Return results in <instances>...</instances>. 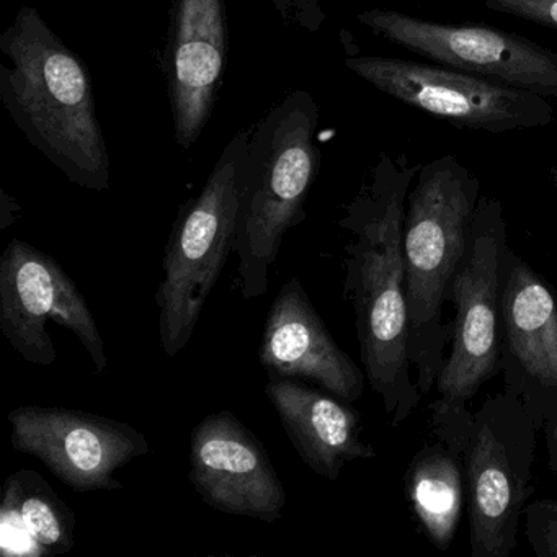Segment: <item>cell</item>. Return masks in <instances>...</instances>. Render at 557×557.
<instances>
[{"label":"cell","instance_id":"ac0fdd59","mask_svg":"<svg viewBox=\"0 0 557 557\" xmlns=\"http://www.w3.org/2000/svg\"><path fill=\"white\" fill-rule=\"evenodd\" d=\"M404 491L419 530L438 550L455 543L466 508V484L458 451L433 436L423 442L404 474Z\"/></svg>","mask_w":557,"mask_h":557},{"label":"cell","instance_id":"52a82bcc","mask_svg":"<svg viewBox=\"0 0 557 557\" xmlns=\"http://www.w3.org/2000/svg\"><path fill=\"white\" fill-rule=\"evenodd\" d=\"M510 249L504 205L482 195L471 239L449 289L455 308L451 342L436 380V399L468 407L487 381L500 374V292Z\"/></svg>","mask_w":557,"mask_h":557},{"label":"cell","instance_id":"5bb4252c","mask_svg":"<svg viewBox=\"0 0 557 557\" xmlns=\"http://www.w3.org/2000/svg\"><path fill=\"white\" fill-rule=\"evenodd\" d=\"M227 60L224 0H174L164 73L178 148L190 149L210 122Z\"/></svg>","mask_w":557,"mask_h":557},{"label":"cell","instance_id":"9a60e30c","mask_svg":"<svg viewBox=\"0 0 557 557\" xmlns=\"http://www.w3.org/2000/svg\"><path fill=\"white\" fill-rule=\"evenodd\" d=\"M260 364L269 377L306 381L350 404L363 396L367 384L364 371L338 347L296 278L270 306Z\"/></svg>","mask_w":557,"mask_h":557},{"label":"cell","instance_id":"e0dca14e","mask_svg":"<svg viewBox=\"0 0 557 557\" xmlns=\"http://www.w3.org/2000/svg\"><path fill=\"white\" fill-rule=\"evenodd\" d=\"M76 515L47 481L30 469L9 475L0 507L5 556L48 557L74 546Z\"/></svg>","mask_w":557,"mask_h":557},{"label":"cell","instance_id":"2e32d148","mask_svg":"<svg viewBox=\"0 0 557 557\" xmlns=\"http://www.w3.org/2000/svg\"><path fill=\"white\" fill-rule=\"evenodd\" d=\"M265 394L306 466L327 481L358 459L376 456L361 438V416L347 400L306 381L270 377Z\"/></svg>","mask_w":557,"mask_h":557},{"label":"cell","instance_id":"ffe728a7","mask_svg":"<svg viewBox=\"0 0 557 557\" xmlns=\"http://www.w3.org/2000/svg\"><path fill=\"white\" fill-rule=\"evenodd\" d=\"M485 9L557 30V0H482Z\"/></svg>","mask_w":557,"mask_h":557},{"label":"cell","instance_id":"7402d4cb","mask_svg":"<svg viewBox=\"0 0 557 557\" xmlns=\"http://www.w3.org/2000/svg\"><path fill=\"white\" fill-rule=\"evenodd\" d=\"M541 432H543L544 443H546L547 465H549L550 471L557 478V417L547 420L541 426Z\"/></svg>","mask_w":557,"mask_h":557},{"label":"cell","instance_id":"ba28073f","mask_svg":"<svg viewBox=\"0 0 557 557\" xmlns=\"http://www.w3.org/2000/svg\"><path fill=\"white\" fill-rule=\"evenodd\" d=\"M345 66L364 83L456 128L504 135L543 128L556 119L547 97L492 83L442 64L354 57Z\"/></svg>","mask_w":557,"mask_h":557},{"label":"cell","instance_id":"8fae6325","mask_svg":"<svg viewBox=\"0 0 557 557\" xmlns=\"http://www.w3.org/2000/svg\"><path fill=\"white\" fill-rule=\"evenodd\" d=\"M8 419L12 446L44 462L74 492L122 491L115 472L149 453L135 426L84 410L27 406Z\"/></svg>","mask_w":557,"mask_h":557},{"label":"cell","instance_id":"9c48e42d","mask_svg":"<svg viewBox=\"0 0 557 557\" xmlns=\"http://www.w3.org/2000/svg\"><path fill=\"white\" fill-rule=\"evenodd\" d=\"M48 322L76 335L99 376L109 371L106 342L76 283L53 257L24 240H11L0 259L2 334L28 363L53 367L58 354Z\"/></svg>","mask_w":557,"mask_h":557},{"label":"cell","instance_id":"30bf717a","mask_svg":"<svg viewBox=\"0 0 557 557\" xmlns=\"http://www.w3.org/2000/svg\"><path fill=\"white\" fill-rule=\"evenodd\" d=\"M377 37L433 63L557 99V53L533 40L478 24H436L396 11L358 12Z\"/></svg>","mask_w":557,"mask_h":557},{"label":"cell","instance_id":"8992f818","mask_svg":"<svg viewBox=\"0 0 557 557\" xmlns=\"http://www.w3.org/2000/svg\"><path fill=\"white\" fill-rule=\"evenodd\" d=\"M250 132L224 148L198 197L181 208L165 247L164 280L156 292L162 350L174 358L187 347L201 311L236 240L244 165Z\"/></svg>","mask_w":557,"mask_h":557},{"label":"cell","instance_id":"7a4b0ae2","mask_svg":"<svg viewBox=\"0 0 557 557\" xmlns=\"http://www.w3.org/2000/svg\"><path fill=\"white\" fill-rule=\"evenodd\" d=\"M0 100L22 135L67 181L110 188V154L86 64L35 8L24 5L0 35Z\"/></svg>","mask_w":557,"mask_h":557},{"label":"cell","instance_id":"6da1fadb","mask_svg":"<svg viewBox=\"0 0 557 557\" xmlns=\"http://www.w3.org/2000/svg\"><path fill=\"white\" fill-rule=\"evenodd\" d=\"M419 169L406 156L381 154L338 221L350 236L344 296L354 308L361 364L393 426L406 422L422 399L409 357L403 252L407 197Z\"/></svg>","mask_w":557,"mask_h":557},{"label":"cell","instance_id":"d6986e66","mask_svg":"<svg viewBox=\"0 0 557 557\" xmlns=\"http://www.w3.org/2000/svg\"><path fill=\"white\" fill-rule=\"evenodd\" d=\"M524 536L537 557H557V500L537 498L524 507Z\"/></svg>","mask_w":557,"mask_h":557},{"label":"cell","instance_id":"7c38bea8","mask_svg":"<svg viewBox=\"0 0 557 557\" xmlns=\"http://www.w3.org/2000/svg\"><path fill=\"white\" fill-rule=\"evenodd\" d=\"M500 374L540 432L557 417V296L511 247L502 278Z\"/></svg>","mask_w":557,"mask_h":557},{"label":"cell","instance_id":"3957f363","mask_svg":"<svg viewBox=\"0 0 557 557\" xmlns=\"http://www.w3.org/2000/svg\"><path fill=\"white\" fill-rule=\"evenodd\" d=\"M481 182L456 156L420 165L404 218V270L409 311V357L420 396L445 367L453 324L445 305L471 239Z\"/></svg>","mask_w":557,"mask_h":557},{"label":"cell","instance_id":"5b68a950","mask_svg":"<svg viewBox=\"0 0 557 557\" xmlns=\"http://www.w3.org/2000/svg\"><path fill=\"white\" fill-rule=\"evenodd\" d=\"M318 126V103L295 90L250 132L233 246L244 299L267 295L283 237L306 220V198L321 164Z\"/></svg>","mask_w":557,"mask_h":557},{"label":"cell","instance_id":"4fadbf2b","mask_svg":"<svg viewBox=\"0 0 557 557\" xmlns=\"http://www.w3.org/2000/svg\"><path fill=\"white\" fill-rule=\"evenodd\" d=\"M191 485L223 513L275 523L286 494L265 446L233 412L208 413L190 438Z\"/></svg>","mask_w":557,"mask_h":557},{"label":"cell","instance_id":"44dd1931","mask_svg":"<svg viewBox=\"0 0 557 557\" xmlns=\"http://www.w3.org/2000/svg\"><path fill=\"white\" fill-rule=\"evenodd\" d=\"M270 2L286 27L299 28L308 34L321 30L327 18L319 0H270Z\"/></svg>","mask_w":557,"mask_h":557},{"label":"cell","instance_id":"603a6c76","mask_svg":"<svg viewBox=\"0 0 557 557\" xmlns=\"http://www.w3.org/2000/svg\"><path fill=\"white\" fill-rule=\"evenodd\" d=\"M550 181H553V184L557 187V165L550 171Z\"/></svg>","mask_w":557,"mask_h":557},{"label":"cell","instance_id":"277c9868","mask_svg":"<svg viewBox=\"0 0 557 557\" xmlns=\"http://www.w3.org/2000/svg\"><path fill=\"white\" fill-rule=\"evenodd\" d=\"M430 430L461 458L471 556L510 557L534 492L540 429L527 407L507 391L485 397L474 412L435 399Z\"/></svg>","mask_w":557,"mask_h":557}]
</instances>
